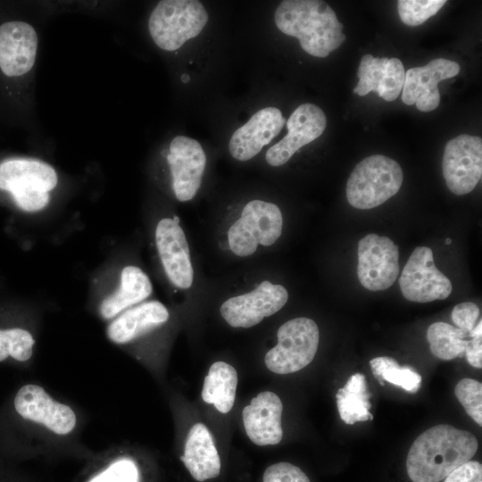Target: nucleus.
Wrapping results in <instances>:
<instances>
[{
  "mask_svg": "<svg viewBox=\"0 0 482 482\" xmlns=\"http://www.w3.org/2000/svg\"><path fill=\"white\" fill-rule=\"evenodd\" d=\"M287 299L283 286L265 280L249 293L227 299L220 312L231 327L251 328L278 312Z\"/></svg>",
  "mask_w": 482,
  "mask_h": 482,
  "instance_id": "11",
  "label": "nucleus"
},
{
  "mask_svg": "<svg viewBox=\"0 0 482 482\" xmlns=\"http://www.w3.org/2000/svg\"><path fill=\"white\" fill-rule=\"evenodd\" d=\"M443 176L447 187L457 195L471 192L482 176V140L460 135L447 142L443 161Z\"/></svg>",
  "mask_w": 482,
  "mask_h": 482,
  "instance_id": "10",
  "label": "nucleus"
},
{
  "mask_svg": "<svg viewBox=\"0 0 482 482\" xmlns=\"http://www.w3.org/2000/svg\"><path fill=\"white\" fill-rule=\"evenodd\" d=\"M34 338L22 328L0 329V362L11 356L19 362H26L32 355Z\"/></svg>",
  "mask_w": 482,
  "mask_h": 482,
  "instance_id": "27",
  "label": "nucleus"
},
{
  "mask_svg": "<svg viewBox=\"0 0 482 482\" xmlns=\"http://www.w3.org/2000/svg\"><path fill=\"white\" fill-rule=\"evenodd\" d=\"M467 337L469 334L464 330L442 321L431 324L427 331L432 354L444 361L463 356Z\"/></svg>",
  "mask_w": 482,
  "mask_h": 482,
  "instance_id": "25",
  "label": "nucleus"
},
{
  "mask_svg": "<svg viewBox=\"0 0 482 482\" xmlns=\"http://www.w3.org/2000/svg\"><path fill=\"white\" fill-rule=\"evenodd\" d=\"M399 275V249L388 237L369 234L358 243L357 276L368 290L390 287Z\"/></svg>",
  "mask_w": 482,
  "mask_h": 482,
  "instance_id": "9",
  "label": "nucleus"
},
{
  "mask_svg": "<svg viewBox=\"0 0 482 482\" xmlns=\"http://www.w3.org/2000/svg\"><path fill=\"white\" fill-rule=\"evenodd\" d=\"M274 19L281 32L298 38L301 47L315 57L328 56L345 40L343 24L323 1H282Z\"/></svg>",
  "mask_w": 482,
  "mask_h": 482,
  "instance_id": "2",
  "label": "nucleus"
},
{
  "mask_svg": "<svg viewBox=\"0 0 482 482\" xmlns=\"http://www.w3.org/2000/svg\"><path fill=\"white\" fill-rule=\"evenodd\" d=\"M282 226V214L276 204L250 201L228 231L229 247L237 256H249L256 251L258 245H273L281 235Z\"/></svg>",
  "mask_w": 482,
  "mask_h": 482,
  "instance_id": "7",
  "label": "nucleus"
},
{
  "mask_svg": "<svg viewBox=\"0 0 482 482\" xmlns=\"http://www.w3.org/2000/svg\"><path fill=\"white\" fill-rule=\"evenodd\" d=\"M460 65L453 61L438 58L422 67L405 72L402 101L407 105L416 104L419 111L430 112L440 104L439 81L456 76Z\"/></svg>",
  "mask_w": 482,
  "mask_h": 482,
  "instance_id": "15",
  "label": "nucleus"
},
{
  "mask_svg": "<svg viewBox=\"0 0 482 482\" xmlns=\"http://www.w3.org/2000/svg\"><path fill=\"white\" fill-rule=\"evenodd\" d=\"M190 80V77L187 74H183L181 76V81L184 83H187Z\"/></svg>",
  "mask_w": 482,
  "mask_h": 482,
  "instance_id": "38",
  "label": "nucleus"
},
{
  "mask_svg": "<svg viewBox=\"0 0 482 482\" xmlns=\"http://www.w3.org/2000/svg\"><path fill=\"white\" fill-rule=\"evenodd\" d=\"M477 336H482V321H481V320L474 327V328L470 332V335H469V337H477Z\"/></svg>",
  "mask_w": 482,
  "mask_h": 482,
  "instance_id": "37",
  "label": "nucleus"
},
{
  "mask_svg": "<svg viewBox=\"0 0 482 482\" xmlns=\"http://www.w3.org/2000/svg\"><path fill=\"white\" fill-rule=\"evenodd\" d=\"M336 398L340 418L345 424L353 425L357 421L373 420L370 411V394L367 390L363 374L352 375L345 386L338 389Z\"/></svg>",
  "mask_w": 482,
  "mask_h": 482,
  "instance_id": "24",
  "label": "nucleus"
},
{
  "mask_svg": "<svg viewBox=\"0 0 482 482\" xmlns=\"http://www.w3.org/2000/svg\"><path fill=\"white\" fill-rule=\"evenodd\" d=\"M167 161L177 199L181 202L191 200L201 186L206 165L202 145L194 138L177 136L170 144Z\"/></svg>",
  "mask_w": 482,
  "mask_h": 482,
  "instance_id": "12",
  "label": "nucleus"
},
{
  "mask_svg": "<svg viewBox=\"0 0 482 482\" xmlns=\"http://www.w3.org/2000/svg\"><path fill=\"white\" fill-rule=\"evenodd\" d=\"M444 482H482V465L469 461L453 470Z\"/></svg>",
  "mask_w": 482,
  "mask_h": 482,
  "instance_id": "35",
  "label": "nucleus"
},
{
  "mask_svg": "<svg viewBox=\"0 0 482 482\" xmlns=\"http://www.w3.org/2000/svg\"><path fill=\"white\" fill-rule=\"evenodd\" d=\"M278 344L264 357L267 368L277 374L298 371L312 362L318 350L320 331L314 320L295 318L278 330Z\"/></svg>",
  "mask_w": 482,
  "mask_h": 482,
  "instance_id": "6",
  "label": "nucleus"
},
{
  "mask_svg": "<svg viewBox=\"0 0 482 482\" xmlns=\"http://www.w3.org/2000/svg\"><path fill=\"white\" fill-rule=\"evenodd\" d=\"M468 362L478 369L482 368V336L471 337L468 340L465 352Z\"/></svg>",
  "mask_w": 482,
  "mask_h": 482,
  "instance_id": "36",
  "label": "nucleus"
},
{
  "mask_svg": "<svg viewBox=\"0 0 482 482\" xmlns=\"http://www.w3.org/2000/svg\"><path fill=\"white\" fill-rule=\"evenodd\" d=\"M285 123L279 109L266 107L259 110L232 134L229 144L230 154L242 162L252 159L279 134Z\"/></svg>",
  "mask_w": 482,
  "mask_h": 482,
  "instance_id": "18",
  "label": "nucleus"
},
{
  "mask_svg": "<svg viewBox=\"0 0 482 482\" xmlns=\"http://www.w3.org/2000/svg\"><path fill=\"white\" fill-rule=\"evenodd\" d=\"M283 405L273 392L265 391L252 399L242 411L246 435L257 445L278 444L283 436L281 414Z\"/></svg>",
  "mask_w": 482,
  "mask_h": 482,
  "instance_id": "19",
  "label": "nucleus"
},
{
  "mask_svg": "<svg viewBox=\"0 0 482 482\" xmlns=\"http://www.w3.org/2000/svg\"><path fill=\"white\" fill-rule=\"evenodd\" d=\"M404 80L405 71L402 62L397 58L388 59L378 96L388 102L395 100L403 91Z\"/></svg>",
  "mask_w": 482,
  "mask_h": 482,
  "instance_id": "31",
  "label": "nucleus"
},
{
  "mask_svg": "<svg viewBox=\"0 0 482 482\" xmlns=\"http://www.w3.org/2000/svg\"><path fill=\"white\" fill-rule=\"evenodd\" d=\"M152 290V283L141 269L127 266L121 271L119 289L102 302L100 313L105 320L112 319L148 297Z\"/></svg>",
  "mask_w": 482,
  "mask_h": 482,
  "instance_id": "22",
  "label": "nucleus"
},
{
  "mask_svg": "<svg viewBox=\"0 0 482 482\" xmlns=\"http://www.w3.org/2000/svg\"><path fill=\"white\" fill-rule=\"evenodd\" d=\"M208 13L197 0H163L153 10L148 29L154 42L162 49L174 51L202 31Z\"/></svg>",
  "mask_w": 482,
  "mask_h": 482,
  "instance_id": "4",
  "label": "nucleus"
},
{
  "mask_svg": "<svg viewBox=\"0 0 482 482\" xmlns=\"http://www.w3.org/2000/svg\"><path fill=\"white\" fill-rule=\"evenodd\" d=\"M451 316L457 328L470 335V332L477 325L479 309L474 303L465 302L455 305Z\"/></svg>",
  "mask_w": 482,
  "mask_h": 482,
  "instance_id": "34",
  "label": "nucleus"
},
{
  "mask_svg": "<svg viewBox=\"0 0 482 482\" xmlns=\"http://www.w3.org/2000/svg\"><path fill=\"white\" fill-rule=\"evenodd\" d=\"M403 295L409 301L428 303L446 299L452 283L434 263L433 252L426 246L414 249L400 276Z\"/></svg>",
  "mask_w": 482,
  "mask_h": 482,
  "instance_id": "8",
  "label": "nucleus"
},
{
  "mask_svg": "<svg viewBox=\"0 0 482 482\" xmlns=\"http://www.w3.org/2000/svg\"><path fill=\"white\" fill-rule=\"evenodd\" d=\"M454 394L468 415L482 426V384L473 378H462L455 386Z\"/></svg>",
  "mask_w": 482,
  "mask_h": 482,
  "instance_id": "30",
  "label": "nucleus"
},
{
  "mask_svg": "<svg viewBox=\"0 0 482 482\" xmlns=\"http://www.w3.org/2000/svg\"><path fill=\"white\" fill-rule=\"evenodd\" d=\"M169 319L167 308L150 301L127 310L107 328V336L115 344H126L161 326Z\"/></svg>",
  "mask_w": 482,
  "mask_h": 482,
  "instance_id": "20",
  "label": "nucleus"
},
{
  "mask_svg": "<svg viewBox=\"0 0 482 482\" xmlns=\"http://www.w3.org/2000/svg\"><path fill=\"white\" fill-rule=\"evenodd\" d=\"M14 407L23 419L40 423L57 435L71 433L76 425L72 409L54 400L37 385L21 387L14 398Z\"/></svg>",
  "mask_w": 482,
  "mask_h": 482,
  "instance_id": "13",
  "label": "nucleus"
},
{
  "mask_svg": "<svg viewBox=\"0 0 482 482\" xmlns=\"http://www.w3.org/2000/svg\"><path fill=\"white\" fill-rule=\"evenodd\" d=\"M374 377L383 385V381L397 386L409 393H416L421 385V376L409 366H400L393 358L379 356L370 362Z\"/></svg>",
  "mask_w": 482,
  "mask_h": 482,
  "instance_id": "26",
  "label": "nucleus"
},
{
  "mask_svg": "<svg viewBox=\"0 0 482 482\" xmlns=\"http://www.w3.org/2000/svg\"><path fill=\"white\" fill-rule=\"evenodd\" d=\"M155 242L169 279L179 288H189L194 270L188 244L179 222L170 218L161 220L155 229Z\"/></svg>",
  "mask_w": 482,
  "mask_h": 482,
  "instance_id": "16",
  "label": "nucleus"
},
{
  "mask_svg": "<svg viewBox=\"0 0 482 482\" xmlns=\"http://www.w3.org/2000/svg\"><path fill=\"white\" fill-rule=\"evenodd\" d=\"M403 179L397 162L382 154L369 156L356 165L348 179L347 201L357 209H372L394 196Z\"/></svg>",
  "mask_w": 482,
  "mask_h": 482,
  "instance_id": "3",
  "label": "nucleus"
},
{
  "mask_svg": "<svg viewBox=\"0 0 482 482\" xmlns=\"http://www.w3.org/2000/svg\"><path fill=\"white\" fill-rule=\"evenodd\" d=\"M387 58H375L371 54L362 56L357 76L359 82L353 92L361 96L371 91L378 93L379 85L384 78Z\"/></svg>",
  "mask_w": 482,
  "mask_h": 482,
  "instance_id": "28",
  "label": "nucleus"
},
{
  "mask_svg": "<svg viewBox=\"0 0 482 482\" xmlns=\"http://www.w3.org/2000/svg\"><path fill=\"white\" fill-rule=\"evenodd\" d=\"M326 126V115L319 106L299 105L287 121V136L268 149L266 162L275 167L285 164L301 147L318 138Z\"/></svg>",
  "mask_w": 482,
  "mask_h": 482,
  "instance_id": "14",
  "label": "nucleus"
},
{
  "mask_svg": "<svg viewBox=\"0 0 482 482\" xmlns=\"http://www.w3.org/2000/svg\"><path fill=\"white\" fill-rule=\"evenodd\" d=\"M451 243H452V240H451L450 238H446L445 244H446V245H449V244H451Z\"/></svg>",
  "mask_w": 482,
  "mask_h": 482,
  "instance_id": "39",
  "label": "nucleus"
},
{
  "mask_svg": "<svg viewBox=\"0 0 482 482\" xmlns=\"http://www.w3.org/2000/svg\"><path fill=\"white\" fill-rule=\"evenodd\" d=\"M181 461L197 481L216 478L220 472V459L207 427L195 423L190 428Z\"/></svg>",
  "mask_w": 482,
  "mask_h": 482,
  "instance_id": "21",
  "label": "nucleus"
},
{
  "mask_svg": "<svg viewBox=\"0 0 482 482\" xmlns=\"http://www.w3.org/2000/svg\"><path fill=\"white\" fill-rule=\"evenodd\" d=\"M89 482H139L138 470L129 459H120L112 463Z\"/></svg>",
  "mask_w": 482,
  "mask_h": 482,
  "instance_id": "32",
  "label": "nucleus"
},
{
  "mask_svg": "<svg viewBox=\"0 0 482 482\" xmlns=\"http://www.w3.org/2000/svg\"><path fill=\"white\" fill-rule=\"evenodd\" d=\"M37 35L24 21H13L0 26V69L8 77L29 72L36 60Z\"/></svg>",
  "mask_w": 482,
  "mask_h": 482,
  "instance_id": "17",
  "label": "nucleus"
},
{
  "mask_svg": "<svg viewBox=\"0 0 482 482\" xmlns=\"http://www.w3.org/2000/svg\"><path fill=\"white\" fill-rule=\"evenodd\" d=\"M445 3V0H400L398 13L404 24L418 26L436 14Z\"/></svg>",
  "mask_w": 482,
  "mask_h": 482,
  "instance_id": "29",
  "label": "nucleus"
},
{
  "mask_svg": "<svg viewBox=\"0 0 482 482\" xmlns=\"http://www.w3.org/2000/svg\"><path fill=\"white\" fill-rule=\"evenodd\" d=\"M237 386L235 368L224 362H216L211 365L204 378L202 398L221 413H228L234 404Z\"/></svg>",
  "mask_w": 482,
  "mask_h": 482,
  "instance_id": "23",
  "label": "nucleus"
},
{
  "mask_svg": "<svg viewBox=\"0 0 482 482\" xmlns=\"http://www.w3.org/2000/svg\"><path fill=\"white\" fill-rule=\"evenodd\" d=\"M57 180L54 168L40 161L12 159L0 163V189L10 192L27 212L39 211L48 204V191Z\"/></svg>",
  "mask_w": 482,
  "mask_h": 482,
  "instance_id": "5",
  "label": "nucleus"
},
{
  "mask_svg": "<svg viewBox=\"0 0 482 482\" xmlns=\"http://www.w3.org/2000/svg\"><path fill=\"white\" fill-rule=\"evenodd\" d=\"M263 482H311L305 473L288 462H278L268 467Z\"/></svg>",
  "mask_w": 482,
  "mask_h": 482,
  "instance_id": "33",
  "label": "nucleus"
},
{
  "mask_svg": "<svg viewBox=\"0 0 482 482\" xmlns=\"http://www.w3.org/2000/svg\"><path fill=\"white\" fill-rule=\"evenodd\" d=\"M478 447L476 436L451 425L434 426L412 443L406 460L413 482H439L471 461Z\"/></svg>",
  "mask_w": 482,
  "mask_h": 482,
  "instance_id": "1",
  "label": "nucleus"
}]
</instances>
